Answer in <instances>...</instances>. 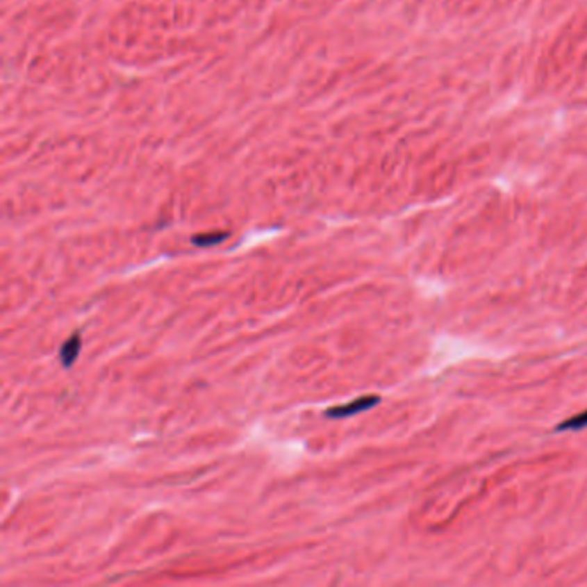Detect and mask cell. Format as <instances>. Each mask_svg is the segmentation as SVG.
<instances>
[{
	"instance_id": "6da1fadb",
	"label": "cell",
	"mask_w": 587,
	"mask_h": 587,
	"mask_svg": "<svg viewBox=\"0 0 587 587\" xmlns=\"http://www.w3.org/2000/svg\"><path fill=\"white\" fill-rule=\"evenodd\" d=\"M379 402H381V398L377 395H367V396H362V398L353 399L352 403H347V405L333 406V408L327 410L326 415L331 417V419H345V417H352V415H355V413L370 410Z\"/></svg>"
},
{
	"instance_id": "7a4b0ae2",
	"label": "cell",
	"mask_w": 587,
	"mask_h": 587,
	"mask_svg": "<svg viewBox=\"0 0 587 587\" xmlns=\"http://www.w3.org/2000/svg\"><path fill=\"white\" fill-rule=\"evenodd\" d=\"M79 350H81V338H79V334H73V336L69 338V340L66 341V343L63 345V348H60V362H63L64 367H67L69 369L71 365H73L74 362H76L78 355H79Z\"/></svg>"
},
{
	"instance_id": "3957f363",
	"label": "cell",
	"mask_w": 587,
	"mask_h": 587,
	"mask_svg": "<svg viewBox=\"0 0 587 587\" xmlns=\"http://www.w3.org/2000/svg\"><path fill=\"white\" fill-rule=\"evenodd\" d=\"M229 235L228 233H210V235H198L193 236V245L197 247H214V245L224 241Z\"/></svg>"
},
{
	"instance_id": "277c9868",
	"label": "cell",
	"mask_w": 587,
	"mask_h": 587,
	"mask_svg": "<svg viewBox=\"0 0 587 587\" xmlns=\"http://www.w3.org/2000/svg\"><path fill=\"white\" fill-rule=\"evenodd\" d=\"M584 427H587V412L563 420V422L556 427V431H577L584 429Z\"/></svg>"
}]
</instances>
